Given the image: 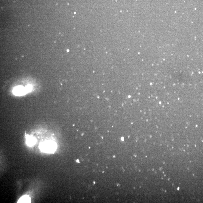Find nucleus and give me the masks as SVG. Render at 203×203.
<instances>
[{
  "mask_svg": "<svg viewBox=\"0 0 203 203\" xmlns=\"http://www.w3.org/2000/svg\"><path fill=\"white\" fill-rule=\"evenodd\" d=\"M26 143L29 146H32L36 143V140L33 137L27 135L26 136Z\"/></svg>",
  "mask_w": 203,
  "mask_h": 203,
  "instance_id": "7ed1b4c3",
  "label": "nucleus"
},
{
  "mask_svg": "<svg viewBox=\"0 0 203 203\" xmlns=\"http://www.w3.org/2000/svg\"><path fill=\"white\" fill-rule=\"evenodd\" d=\"M40 148L42 151L47 153H53L57 148L56 144L52 141L44 142L40 144Z\"/></svg>",
  "mask_w": 203,
  "mask_h": 203,
  "instance_id": "f257e3e1",
  "label": "nucleus"
},
{
  "mask_svg": "<svg viewBox=\"0 0 203 203\" xmlns=\"http://www.w3.org/2000/svg\"><path fill=\"white\" fill-rule=\"evenodd\" d=\"M32 90V87L31 85H28L25 87L21 86H18L14 89L13 93L14 95L22 96L30 92Z\"/></svg>",
  "mask_w": 203,
  "mask_h": 203,
  "instance_id": "f03ea898",
  "label": "nucleus"
},
{
  "mask_svg": "<svg viewBox=\"0 0 203 203\" xmlns=\"http://www.w3.org/2000/svg\"><path fill=\"white\" fill-rule=\"evenodd\" d=\"M30 198L28 196H25L22 197L18 201V203H30Z\"/></svg>",
  "mask_w": 203,
  "mask_h": 203,
  "instance_id": "20e7f679",
  "label": "nucleus"
}]
</instances>
